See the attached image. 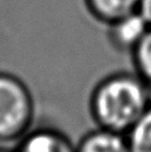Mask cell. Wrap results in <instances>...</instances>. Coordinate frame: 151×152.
<instances>
[{
    "label": "cell",
    "instance_id": "1",
    "mask_svg": "<svg viewBox=\"0 0 151 152\" xmlns=\"http://www.w3.org/2000/svg\"><path fill=\"white\" fill-rule=\"evenodd\" d=\"M150 107V87L138 75L131 74L106 77L91 97V111L99 127L125 135Z\"/></svg>",
    "mask_w": 151,
    "mask_h": 152
},
{
    "label": "cell",
    "instance_id": "2",
    "mask_svg": "<svg viewBox=\"0 0 151 152\" xmlns=\"http://www.w3.org/2000/svg\"><path fill=\"white\" fill-rule=\"evenodd\" d=\"M32 113L34 103L26 84L12 75L0 74V142L23 137Z\"/></svg>",
    "mask_w": 151,
    "mask_h": 152
},
{
    "label": "cell",
    "instance_id": "3",
    "mask_svg": "<svg viewBox=\"0 0 151 152\" xmlns=\"http://www.w3.org/2000/svg\"><path fill=\"white\" fill-rule=\"evenodd\" d=\"M151 28L139 11L118 19L110 24V42L117 50L133 52Z\"/></svg>",
    "mask_w": 151,
    "mask_h": 152
},
{
    "label": "cell",
    "instance_id": "4",
    "mask_svg": "<svg viewBox=\"0 0 151 152\" xmlns=\"http://www.w3.org/2000/svg\"><path fill=\"white\" fill-rule=\"evenodd\" d=\"M16 152H76V148L59 132L39 129L24 135Z\"/></svg>",
    "mask_w": 151,
    "mask_h": 152
},
{
    "label": "cell",
    "instance_id": "5",
    "mask_svg": "<svg viewBox=\"0 0 151 152\" xmlns=\"http://www.w3.org/2000/svg\"><path fill=\"white\" fill-rule=\"evenodd\" d=\"M76 152H130L125 134L99 128L80 140Z\"/></svg>",
    "mask_w": 151,
    "mask_h": 152
},
{
    "label": "cell",
    "instance_id": "6",
    "mask_svg": "<svg viewBox=\"0 0 151 152\" xmlns=\"http://www.w3.org/2000/svg\"><path fill=\"white\" fill-rule=\"evenodd\" d=\"M141 0H86L88 11L94 18L106 24L138 11Z\"/></svg>",
    "mask_w": 151,
    "mask_h": 152
},
{
    "label": "cell",
    "instance_id": "7",
    "mask_svg": "<svg viewBox=\"0 0 151 152\" xmlns=\"http://www.w3.org/2000/svg\"><path fill=\"white\" fill-rule=\"evenodd\" d=\"M130 152H151V107L126 134Z\"/></svg>",
    "mask_w": 151,
    "mask_h": 152
},
{
    "label": "cell",
    "instance_id": "8",
    "mask_svg": "<svg viewBox=\"0 0 151 152\" xmlns=\"http://www.w3.org/2000/svg\"><path fill=\"white\" fill-rule=\"evenodd\" d=\"M133 59L136 75L151 88V28L133 51Z\"/></svg>",
    "mask_w": 151,
    "mask_h": 152
},
{
    "label": "cell",
    "instance_id": "9",
    "mask_svg": "<svg viewBox=\"0 0 151 152\" xmlns=\"http://www.w3.org/2000/svg\"><path fill=\"white\" fill-rule=\"evenodd\" d=\"M138 11L143 15V18L146 19L151 27V0H141Z\"/></svg>",
    "mask_w": 151,
    "mask_h": 152
},
{
    "label": "cell",
    "instance_id": "10",
    "mask_svg": "<svg viewBox=\"0 0 151 152\" xmlns=\"http://www.w3.org/2000/svg\"><path fill=\"white\" fill-rule=\"evenodd\" d=\"M0 152H8V151H4V150H0Z\"/></svg>",
    "mask_w": 151,
    "mask_h": 152
}]
</instances>
